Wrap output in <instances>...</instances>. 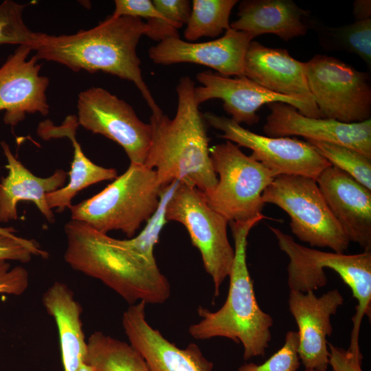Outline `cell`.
I'll list each match as a JSON object with an SVG mask.
<instances>
[{"mask_svg":"<svg viewBox=\"0 0 371 371\" xmlns=\"http://www.w3.org/2000/svg\"><path fill=\"white\" fill-rule=\"evenodd\" d=\"M64 231V259L74 270L102 281L129 305L163 304L169 298L170 283L155 256L145 254L129 239L112 238L71 219Z\"/></svg>","mask_w":371,"mask_h":371,"instance_id":"1","label":"cell"},{"mask_svg":"<svg viewBox=\"0 0 371 371\" xmlns=\"http://www.w3.org/2000/svg\"><path fill=\"white\" fill-rule=\"evenodd\" d=\"M148 27L142 19L111 15L95 27L69 35L37 32L32 50L38 60L52 61L73 71H103L133 82L152 114L162 113L144 81L137 46Z\"/></svg>","mask_w":371,"mask_h":371,"instance_id":"2","label":"cell"},{"mask_svg":"<svg viewBox=\"0 0 371 371\" xmlns=\"http://www.w3.org/2000/svg\"><path fill=\"white\" fill-rule=\"evenodd\" d=\"M194 88L191 78L182 77L177 86L178 105L174 118L163 112L150 117L151 139L144 165L156 171L161 187L178 181L205 194L214 188L218 178Z\"/></svg>","mask_w":371,"mask_h":371,"instance_id":"3","label":"cell"},{"mask_svg":"<svg viewBox=\"0 0 371 371\" xmlns=\"http://www.w3.org/2000/svg\"><path fill=\"white\" fill-rule=\"evenodd\" d=\"M264 218H269L261 214L246 221L229 222L235 247L227 299L214 312L200 306L197 312L201 320L188 328L190 335L198 340L225 337L241 343L245 360L265 355L273 324L272 317L256 300L247 264L249 233Z\"/></svg>","mask_w":371,"mask_h":371,"instance_id":"4","label":"cell"},{"mask_svg":"<svg viewBox=\"0 0 371 371\" xmlns=\"http://www.w3.org/2000/svg\"><path fill=\"white\" fill-rule=\"evenodd\" d=\"M161 188L155 170L144 164H130L101 192L71 205V219L103 234L120 230L131 238L155 212Z\"/></svg>","mask_w":371,"mask_h":371,"instance_id":"5","label":"cell"},{"mask_svg":"<svg viewBox=\"0 0 371 371\" xmlns=\"http://www.w3.org/2000/svg\"><path fill=\"white\" fill-rule=\"evenodd\" d=\"M280 249L289 259L287 284L290 291H315L328 282L324 269L335 271L357 301L352 318L350 339L358 340L363 317H371V252L348 255L303 246L280 229L269 226Z\"/></svg>","mask_w":371,"mask_h":371,"instance_id":"6","label":"cell"},{"mask_svg":"<svg viewBox=\"0 0 371 371\" xmlns=\"http://www.w3.org/2000/svg\"><path fill=\"white\" fill-rule=\"evenodd\" d=\"M262 200L289 214L291 230L301 241L336 253L348 250L350 241L315 179L294 175L276 176L263 192Z\"/></svg>","mask_w":371,"mask_h":371,"instance_id":"7","label":"cell"},{"mask_svg":"<svg viewBox=\"0 0 371 371\" xmlns=\"http://www.w3.org/2000/svg\"><path fill=\"white\" fill-rule=\"evenodd\" d=\"M218 181L204 194L207 204L231 221H246L262 214V193L275 177L260 162L230 141L210 148Z\"/></svg>","mask_w":371,"mask_h":371,"instance_id":"8","label":"cell"},{"mask_svg":"<svg viewBox=\"0 0 371 371\" xmlns=\"http://www.w3.org/2000/svg\"><path fill=\"white\" fill-rule=\"evenodd\" d=\"M165 217L167 221L181 223L187 229L212 279L214 297H218L234 258V249L227 237L229 221L210 207L202 192L181 181L166 203Z\"/></svg>","mask_w":371,"mask_h":371,"instance_id":"9","label":"cell"},{"mask_svg":"<svg viewBox=\"0 0 371 371\" xmlns=\"http://www.w3.org/2000/svg\"><path fill=\"white\" fill-rule=\"evenodd\" d=\"M305 65L308 88L323 118L344 123L370 119L371 86L368 73L321 54Z\"/></svg>","mask_w":371,"mask_h":371,"instance_id":"10","label":"cell"},{"mask_svg":"<svg viewBox=\"0 0 371 371\" xmlns=\"http://www.w3.org/2000/svg\"><path fill=\"white\" fill-rule=\"evenodd\" d=\"M203 115L210 126L223 132L221 137L251 150L250 156L270 170L275 177L294 175L316 181L324 170L332 166L307 141L261 135L243 128L232 118L210 112Z\"/></svg>","mask_w":371,"mask_h":371,"instance_id":"11","label":"cell"},{"mask_svg":"<svg viewBox=\"0 0 371 371\" xmlns=\"http://www.w3.org/2000/svg\"><path fill=\"white\" fill-rule=\"evenodd\" d=\"M77 109L80 126L121 146L130 164H144L151 127L137 117L126 102L102 87H91L80 92Z\"/></svg>","mask_w":371,"mask_h":371,"instance_id":"12","label":"cell"},{"mask_svg":"<svg viewBox=\"0 0 371 371\" xmlns=\"http://www.w3.org/2000/svg\"><path fill=\"white\" fill-rule=\"evenodd\" d=\"M196 78L201 85L194 88L196 103L221 99L223 109L239 124L258 123L257 111L265 104L277 102L293 106L303 115L323 118L315 103L271 92L245 76L230 78L207 70Z\"/></svg>","mask_w":371,"mask_h":371,"instance_id":"13","label":"cell"},{"mask_svg":"<svg viewBox=\"0 0 371 371\" xmlns=\"http://www.w3.org/2000/svg\"><path fill=\"white\" fill-rule=\"evenodd\" d=\"M255 37L250 33L229 28L217 39L194 43L178 38L163 40L148 49L152 61L158 65L194 63L215 69L229 77L245 76L244 61L249 43Z\"/></svg>","mask_w":371,"mask_h":371,"instance_id":"14","label":"cell"},{"mask_svg":"<svg viewBox=\"0 0 371 371\" xmlns=\"http://www.w3.org/2000/svg\"><path fill=\"white\" fill-rule=\"evenodd\" d=\"M343 303L344 297L337 289L321 296L311 291H290L289 308L298 328V355L305 369L327 370V337L333 332L331 317Z\"/></svg>","mask_w":371,"mask_h":371,"instance_id":"15","label":"cell"},{"mask_svg":"<svg viewBox=\"0 0 371 371\" xmlns=\"http://www.w3.org/2000/svg\"><path fill=\"white\" fill-rule=\"evenodd\" d=\"M28 45H21L0 67V111L3 122L12 128L25 118L26 114L49 113L46 91L49 78L39 74L41 65Z\"/></svg>","mask_w":371,"mask_h":371,"instance_id":"16","label":"cell"},{"mask_svg":"<svg viewBox=\"0 0 371 371\" xmlns=\"http://www.w3.org/2000/svg\"><path fill=\"white\" fill-rule=\"evenodd\" d=\"M270 110L263 126L269 137L299 135L314 140L352 148L371 159V119L344 123L332 119L303 115L295 107L283 102L268 104Z\"/></svg>","mask_w":371,"mask_h":371,"instance_id":"17","label":"cell"},{"mask_svg":"<svg viewBox=\"0 0 371 371\" xmlns=\"http://www.w3.org/2000/svg\"><path fill=\"white\" fill-rule=\"evenodd\" d=\"M146 303L129 305L123 313L122 324L130 344L146 361L150 371H212L214 364L191 343L179 348L166 339L146 319Z\"/></svg>","mask_w":371,"mask_h":371,"instance_id":"18","label":"cell"},{"mask_svg":"<svg viewBox=\"0 0 371 371\" xmlns=\"http://www.w3.org/2000/svg\"><path fill=\"white\" fill-rule=\"evenodd\" d=\"M316 182L350 241L371 252V190L333 166L324 170Z\"/></svg>","mask_w":371,"mask_h":371,"instance_id":"19","label":"cell"},{"mask_svg":"<svg viewBox=\"0 0 371 371\" xmlns=\"http://www.w3.org/2000/svg\"><path fill=\"white\" fill-rule=\"evenodd\" d=\"M244 75L271 92L315 103L305 63L293 58L285 49L269 47L252 41L245 57Z\"/></svg>","mask_w":371,"mask_h":371,"instance_id":"20","label":"cell"},{"mask_svg":"<svg viewBox=\"0 0 371 371\" xmlns=\"http://www.w3.org/2000/svg\"><path fill=\"white\" fill-rule=\"evenodd\" d=\"M1 145L7 160L8 175L0 181V222L16 220L17 203L27 201L37 207L49 223H54L55 216L47 205L46 195L65 186L68 173L58 169L49 177H37L14 156L5 142Z\"/></svg>","mask_w":371,"mask_h":371,"instance_id":"21","label":"cell"},{"mask_svg":"<svg viewBox=\"0 0 371 371\" xmlns=\"http://www.w3.org/2000/svg\"><path fill=\"white\" fill-rule=\"evenodd\" d=\"M78 126L77 116L71 115L67 116L58 126L49 120H45L38 124L36 131L38 136L44 140L64 137L68 138L73 146V160L68 172L69 183L46 195L48 207L51 210L56 208L58 212H63L65 208L69 209L73 198L83 189L100 181L115 179L117 177L115 169L98 166L85 155L76 139Z\"/></svg>","mask_w":371,"mask_h":371,"instance_id":"22","label":"cell"},{"mask_svg":"<svg viewBox=\"0 0 371 371\" xmlns=\"http://www.w3.org/2000/svg\"><path fill=\"white\" fill-rule=\"evenodd\" d=\"M308 15L309 11L291 0H244L238 5V19L230 27L254 37L273 34L289 41L306 34L304 20Z\"/></svg>","mask_w":371,"mask_h":371,"instance_id":"23","label":"cell"},{"mask_svg":"<svg viewBox=\"0 0 371 371\" xmlns=\"http://www.w3.org/2000/svg\"><path fill=\"white\" fill-rule=\"evenodd\" d=\"M42 302L57 326L64 371H78L85 362L87 350L81 305L69 286L58 281L43 293Z\"/></svg>","mask_w":371,"mask_h":371,"instance_id":"24","label":"cell"},{"mask_svg":"<svg viewBox=\"0 0 371 371\" xmlns=\"http://www.w3.org/2000/svg\"><path fill=\"white\" fill-rule=\"evenodd\" d=\"M85 363L95 371H150L130 344L96 331L87 341Z\"/></svg>","mask_w":371,"mask_h":371,"instance_id":"25","label":"cell"},{"mask_svg":"<svg viewBox=\"0 0 371 371\" xmlns=\"http://www.w3.org/2000/svg\"><path fill=\"white\" fill-rule=\"evenodd\" d=\"M304 22L308 29L316 32L325 49L354 54L371 69V19L339 27L328 26L307 19Z\"/></svg>","mask_w":371,"mask_h":371,"instance_id":"26","label":"cell"},{"mask_svg":"<svg viewBox=\"0 0 371 371\" xmlns=\"http://www.w3.org/2000/svg\"><path fill=\"white\" fill-rule=\"evenodd\" d=\"M237 0H193L184 36L194 42L201 37H216L230 28L229 16Z\"/></svg>","mask_w":371,"mask_h":371,"instance_id":"27","label":"cell"},{"mask_svg":"<svg viewBox=\"0 0 371 371\" xmlns=\"http://www.w3.org/2000/svg\"><path fill=\"white\" fill-rule=\"evenodd\" d=\"M333 166L371 190V159L357 150L336 144L306 140Z\"/></svg>","mask_w":371,"mask_h":371,"instance_id":"28","label":"cell"},{"mask_svg":"<svg viewBox=\"0 0 371 371\" xmlns=\"http://www.w3.org/2000/svg\"><path fill=\"white\" fill-rule=\"evenodd\" d=\"M152 2L159 16L147 20L145 35L158 42L179 37L178 30L188 21L191 2L188 0H153Z\"/></svg>","mask_w":371,"mask_h":371,"instance_id":"29","label":"cell"},{"mask_svg":"<svg viewBox=\"0 0 371 371\" xmlns=\"http://www.w3.org/2000/svg\"><path fill=\"white\" fill-rule=\"evenodd\" d=\"M27 4L5 0L0 4V45L35 44L37 32L30 30L23 20V12Z\"/></svg>","mask_w":371,"mask_h":371,"instance_id":"30","label":"cell"},{"mask_svg":"<svg viewBox=\"0 0 371 371\" xmlns=\"http://www.w3.org/2000/svg\"><path fill=\"white\" fill-rule=\"evenodd\" d=\"M297 331L286 333L283 346L262 364L245 363L236 371H297L300 366Z\"/></svg>","mask_w":371,"mask_h":371,"instance_id":"31","label":"cell"},{"mask_svg":"<svg viewBox=\"0 0 371 371\" xmlns=\"http://www.w3.org/2000/svg\"><path fill=\"white\" fill-rule=\"evenodd\" d=\"M33 256L47 258L48 253L42 249L35 240L0 232V261L14 260L27 263Z\"/></svg>","mask_w":371,"mask_h":371,"instance_id":"32","label":"cell"},{"mask_svg":"<svg viewBox=\"0 0 371 371\" xmlns=\"http://www.w3.org/2000/svg\"><path fill=\"white\" fill-rule=\"evenodd\" d=\"M29 275L25 268H11L8 261H0V294L20 295L28 287Z\"/></svg>","mask_w":371,"mask_h":371,"instance_id":"33","label":"cell"},{"mask_svg":"<svg viewBox=\"0 0 371 371\" xmlns=\"http://www.w3.org/2000/svg\"><path fill=\"white\" fill-rule=\"evenodd\" d=\"M328 366L331 371H363V355L359 346H350L348 349L328 343Z\"/></svg>","mask_w":371,"mask_h":371,"instance_id":"34","label":"cell"},{"mask_svg":"<svg viewBox=\"0 0 371 371\" xmlns=\"http://www.w3.org/2000/svg\"><path fill=\"white\" fill-rule=\"evenodd\" d=\"M114 2L115 10L111 15L114 18L131 16L149 20L159 16L150 0H115Z\"/></svg>","mask_w":371,"mask_h":371,"instance_id":"35","label":"cell"},{"mask_svg":"<svg viewBox=\"0 0 371 371\" xmlns=\"http://www.w3.org/2000/svg\"><path fill=\"white\" fill-rule=\"evenodd\" d=\"M353 15L355 21L371 19V1L356 0L353 3Z\"/></svg>","mask_w":371,"mask_h":371,"instance_id":"36","label":"cell"},{"mask_svg":"<svg viewBox=\"0 0 371 371\" xmlns=\"http://www.w3.org/2000/svg\"><path fill=\"white\" fill-rule=\"evenodd\" d=\"M0 232L7 234H14L16 232V230L14 227H0Z\"/></svg>","mask_w":371,"mask_h":371,"instance_id":"37","label":"cell"},{"mask_svg":"<svg viewBox=\"0 0 371 371\" xmlns=\"http://www.w3.org/2000/svg\"><path fill=\"white\" fill-rule=\"evenodd\" d=\"M78 371H95V370H94L91 367H89V366L83 363L81 364Z\"/></svg>","mask_w":371,"mask_h":371,"instance_id":"38","label":"cell"},{"mask_svg":"<svg viewBox=\"0 0 371 371\" xmlns=\"http://www.w3.org/2000/svg\"><path fill=\"white\" fill-rule=\"evenodd\" d=\"M304 371H315V370H311V369H305Z\"/></svg>","mask_w":371,"mask_h":371,"instance_id":"39","label":"cell"}]
</instances>
